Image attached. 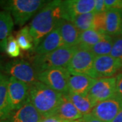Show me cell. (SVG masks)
Returning a JSON list of instances; mask_svg holds the SVG:
<instances>
[{
    "label": "cell",
    "mask_w": 122,
    "mask_h": 122,
    "mask_svg": "<svg viewBox=\"0 0 122 122\" xmlns=\"http://www.w3.org/2000/svg\"><path fill=\"white\" fill-rule=\"evenodd\" d=\"M64 94L40 81L30 86L29 101L44 118L54 116Z\"/></svg>",
    "instance_id": "obj_2"
},
{
    "label": "cell",
    "mask_w": 122,
    "mask_h": 122,
    "mask_svg": "<svg viewBox=\"0 0 122 122\" xmlns=\"http://www.w3.org/2000/svg\"><path fill=\"white\" fill-rule=\"evenodd\" d=\"M95 13L84 14L75 17L72 22L81 32L94 29V19Z\"/></svg>",
    "instance_id": "obj_25"
},
{
    "label": "cell",
    "mask_w": 122,
    "mask_h": 122,
    "mask_svg": "<svg viewBox=\"0 0 122 122\" xmlns=\"http://www.w3.org/2000/svg\"><path fill=\"white\" fill-rule=\"evenodd\" d=\"M105 24H106V12L102 13L95 14L93 29L98 32L105 33Z\"/></svg>",
    "instance_id": "obj_27"
},
{
    "label": "cell",
    "mask_w": 122,
    "mask_h": 122,
    "mask_svg": "<svg viewBox=\"0 0 122 122\" xmlns=\"http://www.w3.org/2000/svg\"><path fill=\"white\" fill-rule=\"evenodd\" d=\"M64 46L76 47L79 41L81 31L75 26L73 22L65 19H61L58 25Z\"/></svg>",
    "instance_id": "obj_15"
},
{
    "label": "cell",
    "mask_w": 122,
    "mask_h": 122,
    "mask_svg": "<svg viewBox=\"0 0 122 122\" xmlns=\"http://www.w3.org/2000/svg\"><path fill=\"white\" fill-rule=\"evenodd\" d=\"M16 39L20 49L23 50L34 49V43L30 34L29 26H23L17 33Z\"/></svg>",
    "instance_id": "obj_24"
},
{
    "label": "cell",
    "mask_w": 122,
    "mask_h": 122,
    "mask_svg": "<svg viewBox=\"0 0 122 122\" xmlns=\"http://www.w3.org/2000/svg\"></svg>",
    "instance_id": "obj_37"
},
{
    "label": "cell",
    "mask_w": 122,
    "mask_h": 122,
    "mask_svg": "<svg viewBox=\"0 0 122 122\" xmlns=\"http://www.w3.org/2000/svg\"><path fill=\"white\" fill-rule=\"evenodd\" d=\"M54 116L65 122H73L81 119L83 114L79 112L75 105L66 98L65 94H64L62 101L57 109Z\"/></svg>",
    "instance_id": "obj_18"
},
{
    "label": "cell",
    "mask_w": 122,
    "mask_h": 122,
    "mask_svg": "<svg viewBox=\"0 0 122 122\" xmlns=\"http://www.w3.org/2000/svg\"><path fill=\"white\" fill-rule=\"evenodd\" d=\"M116 94L122 98V72L116 76Z\"/></svg>",
    "instance_id": "obj_31"
},
{
    "label": "cell",
    "mask_w": 122,
    "mask_h": 122,
    "mask_svg": "<svg viewBox=\"0 0 122 122\" xmlns=\"http://www.w3.org/2000/svg\"><path fill=\"white\" fill-rule=\"evenodd\" d=\"M63 19L72 22L79 15L94 12L95 0L62 1Z\"/></svg>",
    "instance_id": "obj_12"
},
{
    "label": "cell",
    "mask_w": 122,
    "mask_h": 122,
    "mask_svg": "<svg viewBox=\"0 0 122 122\" xmlns=\"http://www.w3.org/2000/svg\"><path fill=\"white\" fill-rule=\"evenodd\" d=\"M13 18L7 11H0V53L5 52L9 37L13 30Z\"/></svg>",
    "instance_id": "obj_19"
},
{
    "label": "cell",
    "mask_w": 122,
    "mask_h": 122,
    "mask_svg": "<svg viewBox=\"0 0 122 122\" xmlns=\"http://www.w3.org/2000/svg\"><path fill=\"white\" fill-rule=\"evenodd\" d=\"M9 77L20 80L29 86L38 81L33 65L23 59H16L5 64L1 68Z\"/></svg>",
    "instance_id": "obj_7"
},
{
    "label": "cell",
    "mask_w": 122,
    "mask_h": 122,
    "mask_svg": "<svg viewBox=\"0 0 122 122\" xmlns=\"http://www.w3.org/2000/svg\"><path fill=\"white\" fill-rule=\"evenodd\" d=\"M41 0H9L0 1V5L11 14L14 24L23 26L46 5Z\"/></svg>",
    "instance_id": "obj_3"
},
{
    "label": "cell",
    "mask_w": 122,
    "mask_h": 122,
    "mask_svg": "<svg viewBox=\"0 0 122 122\" xmlns=\"http://www.w3.org/2000/svg\"><path fill=\"white\" fill-rule=\"evenodd\" d=\"M5 52L11 58H17L20 55V48L18 44L16 39L11 35L8 39Z\"/></svg>",
    "instance_id": "obj_26"
},
{
    "label": "cell",
    "mask_w": 122,
    "mask_h": 122,
    "mask_svg": "<svg viewBox=\"0 0 122 122\" xmlns=\"http://www.w3.org/2000/svg\"><path fill=\"white\" fill-rule=\"evenodd\" d=\"M0 68H1V65H0Z\"/></svg>",
    "instance_id": "obj_36"
},
{
    "label": "cell",
    "mask_w": 122,
    "mask_h": 122,
    "mask_svg": "<svg viewBox=\"0 0 122 122\" xmlns=\"http://www.w3.org/2000/svg\"><path fill=\"white\" fill-rule=\"evenodd\" d=\"M110 56L122 62V36H118L114 39Z\"/></svg>",
    "instance_id": "obj_28"
},
{
    "label": "cell",
    "mask_w": 122,
    "mask_h": 122,
    "mask_svg": "<svg viewBox=\"0 0 122 122\" xmlns=\"http://www.w3.org/2000/svg\"><path fill=\"white\" fill-rule=\"evenodd\" d=\"M107 12L105 0H95V5L94 12L95 14L102 13Z\"/></svg>",
    "instance_id": "obj_30"
},
{
    "label": "cell",
    "mask_w": 122,
    "mask_h": 122,
    "mask_svg": "<svg viewBox=\"0 0 122 122\" xmlns=\"http://www.w3.org/2000/svg\"><path fill=\"white\" fill-rule=\"evenodd\" d=\"M82 122L81 121H80V119L77 120V121H73V122Z\"/></svg>",
    "instance_id": "obj_35"
},
{
    "label": "cell",
    "mask_w": 122,
    "mask_h": 122,
    "mask_svg": "<svg viewBox=\"0 0 122 122\" xmlns=\"http://www.w3.org/2000/svg\"><path fill=\"white\" fill-rule=\"evenodd\" d=\"M8 98L12 111L21 108L29 102L30 86L20 80L9 77Z\"/></svg>",
    "instance_id": "obj_8"
},
{
    "label": "cell",
    "mask_w": 122,
    "mask_h": 122,
    "mask_svg": "<svg viewBox=\"0 0 122 122\" xmlns=\"http://www.w3.org/2000/svg\"><path fill=\"white\" fill-rule=\"evenodd\" d=\"M40 122H66L62 120L58 117H57L56 116H52V117H49L43 118V119Z\"/></svg>",
    "instance_id": "obj_33"
},
{
    "label": "cell",
    "mask_w": 122,
    "mask_h": 122,
    "mask_svg": "<svg viewBox=\"0 0 122 122\" xmlns=\"http://www.w3.org/2000/svg\"><path fill=\"white\" fill-rule=\"evenodd\" d=\"M96 80L87 75H71L69 83V92L83 96L88 95Z\"/></svg>",
    "instance_id": "obj_16"
},
{
    "label": "cell",
    "mask_w": 122,
    "mask_h": 122,
    "mask_svg": "<svg viewBox=\"0 0 122 122\" xmlns=\"http://www.w3.org/2000/svg\"><path fill=\"white\" fill-rule=\"evenodd\" d=\"M106 35L107 34L98 32L94 29H90L81 32L77 48L78 49L90 50V49L103 39Z\"/></svg>",
    "instance_id": "obj_22"
},
{
    "label": "cell",
    "mask_w": 122,
    "mask_h": 122,
    "mask_svg": "<svg viewBox=\"0 0 122 122\" xmlns=\"http://www.w3.org/2000/svg\"><path fill=\"white\" fill-rule=\"evenodd\" d=\"M43 118L29 101L21 108L11 111L0 122H40Z\"/></svg>",
    "instance_id": "obj_13"
},
{
    "label": "cell",
    "mask_w": 122,
    "mask_h": 122,
    "mask_svg": "<svg viewBox=\"0 0 122 122\" xmlns=\"http://www.w3.org/2000/svg\"><path fill=\"white\" fill-rule=\"evenodd\" d=\"M122 69V61L110 55L96 56L94 63V79L111 77Z\"/></svg>",
    "instance_id": "obj_11"
},
{
    "label": "cell",
    "mask_w": 122,
    "mask_h": 122,
    "mask_svg": "<svg viewBox=\"0 0 122 122\" xmlns=\"http://www.w3.org/2000/svg\"><path fill=\"white\" fill-rule=\"evenodd\" d=\"M61 19H63L62 1H49L39 10L29 26L34 43V49L58 26Z\"/></svg>",
    "instance_id": "obj_1"
},
{
    "label": "cell",
    "mask_w": 122,
    "mask_h": 122,
    "mask_svg": "<svg viewBox=\"0 0 122 122\" xmlns=\"http://www.w3.org/2000/svg\"><path fill=\"white\" fill-rule=\"evenodd\" d=\"M80 121H81L82 122H103L100 120L99 119L96 118L92 113L83 115L82 118L80 119Z\"/></svg>",
    "instance_id": "obj_32"
},
{
    "label": "cell",
    "mask_w": 122,
    "mask_h": 122,
    "mask_svg": "<svg viewBox=\"0 0 122 122\" xmlns=\"http://www.w3.org/2000/svg\"><path fill=\"white\" fill-rule=\"evenodd\" d=\"M64 46L62 39L58 26L44 37L39 44L33 50L35 55H43L54 52Z\"/></svg>",
    "instance_id": "obj_14"
},
{
    "label": "cell",
    "mask_w": 122,
    "mask_h": 122,
    "mask_svg": "<svg viewBox=\"0 0 122 122\" xmlns=\"http://www.w3.org/2000/svg\"><path fill=\"white\" fill-rule=\"evenodd\" d=\"M116 94V77L96 79L88 96L97 105L112 98Z\"/></svg>",
    "instance_id": "obj_10"
},
{
    "label": "cell",
    "mask_w": 122,
    "mask_h": 122,
    "mask_svg": "<svg viewBox=\"0 0 122 122\" xmlns=\"http://www.w3.org/2000/svg\"><path fill=\"white\" fill-rule=\"evenodd\" d=\"M65 96L78 109L79 112L83 114V115L91 113L93 109L96 105L88 95L83 96L69 92L68 94H65Z\"/></svg>",
    "instance_id": "obj_21"
},
{
    "label": "cell",
    "mask_w": 122,
    "mask_h": 122,
    "mask_svg": "<svg viewBox=\"0 0 122 122\" xmlns=\"http://www.w3.org/2000/svg\"><path fill=\"white\" fill-rule=\"evenodd\" d=\"M105 33L110 36H122V10L111 9L106 12Z\"/></svg>",
    "instance_id": "obj_17"
},
{
    "label": "cell",
    "mask_w": 122,
    "mask_h": 122,
    "mask_svg": "<svg viewBox=\"0 0 122 122\" xmlns=\"http://www.w3.org/2000/svg\"><path fill=\"white\" fill-rule=\"evenodd\" d=\"M107 11L111 9L122 10V0H105Z\"/></svg>",
    "instance_id": "obj_29"
},
{
    "label": "cell",
    "mask_w": 122,
    "mask_h": 122,
    "mask_svg": "<svg viewBox=\"0 0 122 122\" xmlns=\"http://www.w3.org/2000/svg\"><path fill=\"white\" fill-rule=\"evenodd\" d=\"M122 111V98L116 94L108 100L98 103L91 113L103 122H112Z\"/></svg>",
    "instance_id": "obj_9"
},
{
    "label": "cell",
    "mask_w": 122,
    "mask_h": 122,
    "mask_svg": "<svg viewBox=\"0 0 122 122\" xmlns=\"http://www.w3.org/2000/svg\"><path fill=\"white\" fill-rule=\"evenodd\" d=\"M112 122H122V111L116 116Z\"/></svg>",
    "instance_id": "obj_34"
},
{
    "label": "cell",
    "mask_w": 122,
    "mask_h": 122,
    "mask_svg": "<svg viewBox=\"0 0 122 122\" xmlns=\"http://www.w3.org/2000/svg\"><path fill=\"white\" fill-rule=\"evenodd\" d=\"M77 49V46L71 48L62 46L48 54L35 55L32 65L37 75L50 69L61 67L66 68Z\"/></svg>",
    "instance_id": "obj_4"
},
{
    "label": "cell",
    "mask_w": 122,
    "mask_h": 122,
    "mask_svg": "<svg viewBox=\"0 0 122 122\" xmlns=\"http://www.w3.org/2000/svg\"><path fill=\"white\" fill-rule=\"evenodd\" d=\"M8 80L7 75L0 72V120L12 111L8 98Z\"/></svg>",
    "instance_id": "obj_20"
},
{
    "label": "cell",
    "mask_w": 122,
    "mask_h": 122,
    "mask_svg": "<svg viewBox=\"0 0 122 122\" xmlns=\"http://www.w3.org/2000/svg\"><path fill=\"white\" fill-rule=\"evenodd\" d=\"M113 38L111 36L106 35L103 39L90 49V52L96 56L110 55L113 48Z\"/></svg>",
    "instance_id": "obj_23"
},
{
    "label": "cell",
    "mask_w": 122,
    "mask_h": 122,
    "mask_svg": "<svg viewBox=\"0 0 122 122\" xmlns=\"http://www.w3.org/2000/svg\"><path fill=\"white\" fill-rule=\"evenodd\" d=\"M71 74L66 68H54L42 71L37 74V80L55 91L62 94L69 92Z\"/></svg>",
    "instance_id": "obj_5"
},
{
    "label": "cell",
    "mask_w": 122,
    "mask_h": 122,
    "mask_svg": "<svg viewBox=\"0 0 122 122\" xmlns=\"http://www.w3.org/2000/svg\"><path fill=\"white\" fill-rule=\"evenodd\" d=\"M96 56L90 50L77 49L66 69L71 75H87L94 78V63Z\"/></svg>",
    "instance_id": "obj_6"
}]
</instances>
